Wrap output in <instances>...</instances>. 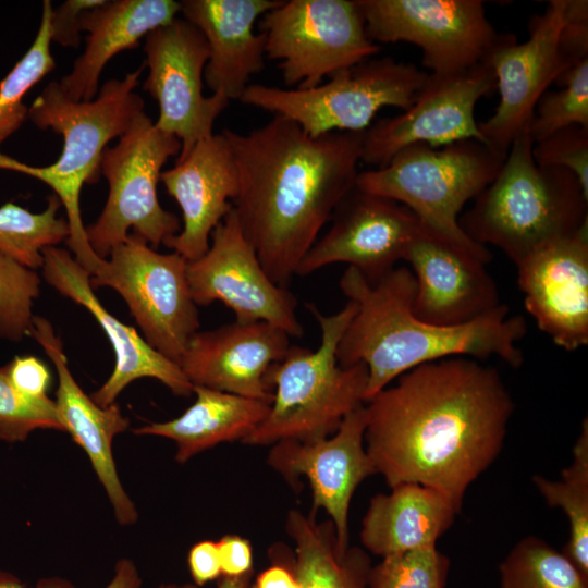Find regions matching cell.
Wrapping results in <instances>:
<instances>
[{
	"label": "cell",
	"instance_id": "obj_1",
	"mask_svg": "<svg viewBox=\"0 0 588 588\" xmlns=\"http://www.w3.org/2000/svg\"><path fill=\"white\" fill-rule=\"evenodd\" d=\"M364 407L365 448L389 487L431 488L461 512L497 460L515 405L495 368L455 356L408 370Z\"/></svg>",
	"mask_w": 588,
	"mask_h": 588
},
{
	"label": "cell",
	"instance_id": "obj_2",
	"mask_svg": "<svg viewBox=\"0 0 588 588\" xmlns=\"http://www.w3.org/2000/svg\"><path fill=\"white\" fill-rule=\"evenodd\" d=\"M240 177L238 224L268 277L286 287L356 186L365 132L311 136L274 115L246 134L223 130Z\"/></svg>",
	"mask_w": 588,
	"mask_h": 588
},
{
	"label": "cell",
	"instance_id": "obj_3",
	"mask_svg": "<svg viewBox=\"0 0 588 588\" xmlns=\"http://www.w3.org/2000/svg\"><path fill=\"white\" fill-rule=\"evenodd\" d=\"M339 286L356 311L338 343L336 358L342 366L366 365L365 403L408 370L442 358L498 357L512 368L524 364L518 343L527 322L505 304L468 323L439 326L415 315L416 283L408 267H395L373 283L347 267Z\"/></svg>",
	"mask_w": 588,
	"mask_h": 588
},
{
	"label": "cell",
	"instance_id": "obj_4",
	"mask_svg": "<svg viewBox=\"0 0 588 588\" xmlns=\"http://www.w3.org/2000/svg\"><path fill=\"white\" fill-rule=\"evenodd\" d=\"M144 66L122 79L107 81L97 97L75 101L50 82L28 108V119L41 130L51 128L63 138L59 159L47 167L22 163L0 152V169L36 177L54 192L66 211L70 236L66 245L76 261L90 275L101 258L91 249L84 226L79 195L85 183L94 182L100 172V160L107 144L121 137L144 111V100L135 93Z\"/></svg>",
	"mask_w": 588,
	"mask_h": 588
},
{
	"label": "cell",
	"instance_id": "obj_5",
	"mask_svg": "<svg viewBox=\"0 0 588 588\" xmlns=\"http://www.w3.org/2000/svg\"><path fill=\"white\" fill-rule=\"evenodd\" d=\"M528 130L510 146L493 181L461 218L477 244L494 246L515 265L588 223V197L568 170L536 163Z\"/></svg>",
	"mask_w": 588,
	"mask_h": 588
},
{
	"label": "cell",
	"instance_id": "obj_6",
	"mask_svg": "<svg viewBox=\"0 0 588 588\" xmlns=\"http://www.w3.org/2000/svg\"><path fill=\"white\" fill-rule=\"evenodd\" d=\"M306 306L320 327L319 346L310 351L291 345L283 359L271 367L268 380L273 400L269 412L242 443L315 442L332 436L350 413L365 404L366 365L342 366L336 358L338 343L356 305L347 301L330 316L314 304Z\"/></svg>",
	"mask_w": 588,
	"mask_h": 588
},
{
	"label": "cell",
	"instance_id": "obj_7",
	"mask_svg": "<svg viewBox=\"0 0 588 588\" xmlns=\"http://www.w3.org/2000/svg\"><path fill=\"white\" fill-rule=\"evenodd\" d=\"M506 154L476 139L440 147L417 143L385 166L359 172L356 187L402 204L422 225L453 243L486 252L488 247L463 231L458 215L493 181Z\"/></svg>",
	"mask_w": 588,
	"mask_h": 588
},
{
	"label": "cell",
	"instance_id": "obj_8",
	"mask_svg": "<svg viewBox=\"0 0 588 588\" xmlns=\"http://www.w3.org/2000/svg\"><path fill=\"white\" fill-rule=\"evenodd\" d=\"M428 75L413 63L371 58L313 88L249 84L240 101L289 119L311 136L365 132L382 108L406 110Z\"/></svg>",
	"mask_w": 588,
	"mask_h": 588
},
{
	"label": "cell",
	"instance_id": "obj_9",
	"mask_svg": "<svg viewBox=\"0 0 588 588\" xmlns=\"http://www.w3.org/2000/svg\"><path fill=\"white\" fill-rule=\"evenodd\" d=\"M180 151L179 138L159 130L145 112L117 145L103 150L100 172L109 194L98 219L86 226L88 243L98 257L107 258L130 230L155 249L181 231L179 218L161 207L157 195L163 164Z\"/></svg>",
	"mask_w": 588,
	"mask_h": 588
},
{
	"label": "cell",
	"instance_id": "obj_10",
	"mask_svg": "<svg viewBox=\"0 0 588 588\" xmlns=\"http://www.w3.org/2000/svg\"><path fill=\"white\" fill-rule=\"evenodd\" d=\"M265 52L279 61L287 87L307 89L324 77L377 56L357 0H290L266 12Z\"/></svg>",
	"mask_w": 588,
	"mask_h": 588
},
{
	"label": "cell",
	"instance_id": "obj_11",
	"mask_svg": "<svg viewBox=\"0 0 588 588\" xmlns=\"http://www.w3.org/2000/svg\"><path fill=\"white\" fill-rule=\"evenodd\" d=\"M91 286H108L127 304L145 341L163 356L181 359L198 331L199 317L187 280V261L161 254L130 233L101 259Z\"/></svg>",
	"mask_w": 588,
	"mask_h": 588
},
{
	"label": "cell",
	"instance_id": "obj_12",
	"mask_svg": "<svg viewBox=\"0 0 588 588\" xmlns=\"http://www.w3.org/2000/svg\"><path fill=\"white\" fill-rule=\"evenodd\" d=\"M368 38L411 42L430 74H454L487 61L516 36L498 32L480 0H357Z\"/></svg>",
	"mask_w": 588,
	"mask_h": 588
},
{
	"label": "cell",
	"instance_id": "obj_13",
	"mask_svg": "<svg viewBox=\"0 0 588 588\" xmlns=\"http://www.w3.org/2000/svg\"><path fill=\"white\" fill-rule=\"evenodd\" d=\"M144 51L148 75L143 88L159 107L155 125L179 138V156H184L213 134L216 120L230 102L220 94H203L208 44L195 25L175 17L145 37Z\"/></svg>",
	"mask_w": 588,
	"mask_h": 588
},
{
	"label": "cell",
	"instance_id": "obj_14",
	"mask_svg": "<svg viewBox=\"0 0 588 588\" xmlns=\"http://www.w3.org/2000/svg\"><path fill=\"white\" fill-rule=\"evenodd\" d=\"M187 280L196 305L220 302L234 313L235 321H265L290 338L303 336L295 296L268 277L234 209L212 231L209 249L187 261Z\"/></svg>",
	"mask_w": 588,
	"mask_h": 588
},
{
	"label": "cell",
	"instance_id": "obj_15",
	"mask_svg": "<svg viewBox=\"0 0 588 588\" xmlns=\"http://www.w3.org/2000/svg\"><path fill=\"white\" fill-rule=\"evenodd\" d=\"M495 90L488 62L454 74H429L413 103L383 118L364 133L360 161L381 168L403 148L424 143L432 147L464 139L489 145L479 131L475 107Z\"/></svg>",
	"mask_w": 588,
	"mask_h": 588
},
{
	"label": "cell",
	"instance_id": "obj_16",
	"mask_svg": "<svg viewBox=\"0 0 588 588\" xmlns=\"http://www.w3.org/2000/svg\"><path fill=\"white\" fill-rule=\"evenodd\" d=\"M491 259L490 250L468 249L419 222L402 259L415 278V315L433 324L460 326L492 313L502 303L486 267Z\"/></svg>",
	"mask_w": 588,
	"mask_h": 588
},
{
	"label": "cell",
	"instance_id": "obj_17",
	"mask_svg": "<svg viewBox=\"0 0 588 588\" xmlns=\"http://www.w3.org/2000/svg\"><path fill=\"white\" fill-rule=\"evenodd\" d=\"M330 229L302 259L296 275L344 262L377 282L403 259L419 221L402 204L354 187L339 204Z\"/></svg>",
	"mask_w": 588,
	"mask_h": 588
},
{
	"label": "cell",
	"instance_id": "obj_18",
	"mask_svg": "<svg viewBox=\"0 0 588 588\" xmlns=\"http://www.w3.org/2000/svg\"><path fill=\"white\" fill-rule=\"evenodd\" d=\"M564 0H550L542 14L529 22V37H516L492 51L486 62L500 95L494 113L478 123L486 142L507 152L513 140L528 130L536 106L549 86L565 71L559 51Z\"/></svg>",
	"mask_w": 588,
	"mask_h": 588
},
{
	"label": "cell",
	"instance_id": "obj_19",
	"mask_svg": "<svg viewBox=\"0 0 588 588\" xmlns=\"http://www.w3.org/2000/svg\"><path fill=\"white\" fill-rule=\"evenodd\" d=\"M365 407L350 413L330 437L315 442L280 441L271 445L267 463L294 489L305 477L315 513L322 509L333 524L342 551L348 546V511L357 487L377 474L364 441Z\"/></svg>",
	"mask_w": 588,
	"mask_h": 588
},
{
	"label": "cell",
	"instance_id": "obj_20",
	"mask_svg": "<svg viewBox=\"0 0 588 588\" xmlns=\"http://www.w3.org/2000/svg\"><path fill=\"white\" fill-rule=\"evenodd\" d=\"M517 283L538 328L568 352L588 344V223L519 265Z\"/></svg>",
	"mask_w": 588,
	"mask_h": 588
},
{
	"label": "cell",
	"instance_id": "obj_21",
	"mask_svg": "<svg viewBox=\"0 0 588 588\" xmlns=\"http://www.w3.org/2000/svg\"><path fill=\"white\" fill-rule=\"evenodd\" d=\"M290 336L265 321L197 331L177 365L193 385L271 403L268 376L290 348Z\"/></svg>",
	"mask_w": 588,
	"mask_h": 588
},
{
	"label": "cell",
	"instance_id": "obj_22",
	"mask_svg": "<svg viewBox=\"0 0 588 588\" xmlns=\"http://www.w3.org/2000/svg\"><path fill=\"white\" fill-rule=\"evenodd\" d=\"M42 275L60 294L85 307L107 334L114 354V368L90 397L101 407L115 403L119 394L134 380L154 378L172 393L188 396L194 385L180 366L151 347L131 326L109 313L93 291L90 273L70 250L57 246L42 250Z\"/></svg>",
	"mask_w": 588,
	"mask_h": 588
},
{
	"label": "cell",
	"instance_id": "obj_23",
	"mask_svg": "<svg viewBox=\"0 0 588 588\" xmlns=\"http://www.w3.org/2000/svg\"><path fill=\"white\" fill-rule=\"evenodd\" d=\"M160 181L182 210L183 228L164 246L186 261L200 258L210 246L215 228L233 209L240 192L238 171L230 142L222 131L197 142Z\"/></svg>",
	"mask_w": 588,
	"mask_h": 588
},
{
	"label": "cell",
	"instance_id": "obj_24",
	"mask_svg": "<svg viewBox=\"0 0 588 588\" xmlns=\"http://www.w3.org/2000/svg\"><path fill=\"white\" fill-rule=\"evenodd\" d=\"M29 335L44 348L57 370L54 402L65 432L87 454L117 523L121 526L135 524L138 512L120 480L112 453L113 440L128 428V419L115 403L101 407L82 390L70 371L62 341L48 319L34 316Z\"/></svg>",
	"mask_w": 588,
	"mask_h": 588
},
{
	"label": "cell",
	"instance_id": "obj_25",
	"mask_svg": "<svg viewBox=\"0 0 588 588\" xmlns=\"http://www.w3.org/2000/svg\"><path fill=\"white\" fill-rule=\"evenodd\" d=\"M181 13L206 38L204 79L212 94L240 100L252 75L265 66V35L256 21L281 0H183Z\"/></svg>",
	"mask_w": 588,
	"mask_h": 588
},
{
	"label": "cell",
	"instance_id": "obj_26",
	"mask_svg": "<svg viewBox=\"0 0 588 588\" xmlns=\"http://www.w3.org/2000/svg\"><path fill=\"white\" fill-rule=\"evenodd\" d=\"M179 12L181 2L174 0H102L85 11V50L59 82L61 88L75 101L93 100L106 64L117 53L138 47L143 37L171 23Z\"/></svg>",
	"mask_w": 588,
	"mask_h": 588
},
{
	"label": "cell",
	"instance_id": "obj_27",
	"mask_svg": "<svg viewBox=\"0 0 588 588\" xmlns=\"http://www.w3.org/2000/svg\"><path fill=\"white\" fill-rule=\"evenodd\" d=\"M458 513L438 491L418 483H402L370 500L360 541L382 558L436 547Z\"/></svg>",
	"mask_w": 588,
	"mask_h": 588
},
{
	"label": "cell",
	"instance_id": "obj_28",
	"mask_svg": "<svg viewBox=\"0 0 588 588\" xmlns=\"http://www.w3.org/2000/svg\"><path fill=\"white\" fill-rule=\"evenodd\" d=\"M193 393L194 403L180 416L133 429L137 436L174 441L180 464L220 443L242 442L266 418L271 404L199 385Z\"/></svg>",
	"mask_w": 588,
	"mask_h": 588
},
{
	"label": "cell",
	"instance_id": "obj_29",
	"mask_svg": "<svg viewBox=\"0 0 588 588\" xmlns=\"http://www.w3.org/2000/svg\"><path fill=\"white\" fill-rule=\"evenodd\" d=\"M285 528L295 543L290 565L299 588H368L370 559L358 548L342 551L331 520L318 524L315 513L292 510Z\"/></svg>",
	"mask_w": 588,
	"mask_h": 588
},
{
	"label": "cell",
	"instance_id": "obj_30",
	"mask_svg": "<svg viewBox=\"0 0 588 588\" xmlns=\"http://www.w3.org/2000/svg\"><path fill=\"white\" fill-rule=\"evenodd\" d=\"M532 481L550 506H559L569 522V539L563 553L588 577V420L584 419L573 449V461L561 480L535 476Z\"/></svg>",
	"mask_w": 588,
	"mask_h": 588
},
{
	"label": "cell",
	"instance_id": "obj_31",
	"mask_svg": "<svg viewBox=\"0 0 588 588\" xmlns=\"http://www.w3.org/2000/svg\"><path fill=\"white\" fill-rule=\"evenodd\" d=\"M61 207L53 194L41 212H32L13 203L0 207V250L29 269L44 265L42 250L70 236L66 219L58 217Z\"/></svg>",
	"mask_w": 588,
	"mask_h": 588
},
{
	"label": "cell",
	"instance_id": "obj_32",
	"mask_svg": "<svg viewBox=\"0 0 588 588\" xmlns=\"http://www.w3.org/2000/svg\"><path fill=\"white\" fill-rule=\"evenodd\" d=\"M500 588H588V577L542 539L520 540L499 566Z\"/></svg>",
	"mask_w": 588,
	"mask_h": 588
},
{
	"label": "cell",
	"instance_id": "obj_33",
	"mask_svg": "<svg viewBox=\"0 0 588 588\" xmlns=\"http://www.w3.org/2000/svg\"><path fill=\"white\" fill-rule=\"evenodd\" d=\"M52 10L51 1L45 0L33 45L0 82V144L28 118V107L23 101L27 91L56 68L50 51Z\"/></svg>",
	"mask_w": 588,
	"mask_h": 588
},
{
	"label": "cell",
	"instance_id": "obj_34",
	"mask_svg": "<svg viewBox=\"0 0 588 588\" xmlns=\"http://www.w3.org/2000/svg\"><path fill=\"white\" fill-rule=\"evenodd\" d=\"M555 83L561 89L543 94L528 126L534 143L573 125L588 127V59L561 73Z\"/></svg>",
	"mask_w": 588,
	"mask_h": 588
},
{
	"label": "cell",
	"instance_id": "obj_35",
	"mask_svg": "<svg viewBox=\"0 0 588 588\" xmlns=\"http://www.w3.org/2000/svg\"><path fill=\"white\" fill-rule=\"evenodd\" d=\"M39 293L37 272L0 250V338L17 342L29 335Z\"/></svg>",
	"mask_w": 588,
	"mask_h": 588
},
{
	"label": "cell",
	"instance_id": "obj_36",
	"mask_svg": "<svg viewBox=\"0 0 588 588\" xmlns=\"http://www.w3.org/2000/svg\"><path fill=\"white\" fill-rule=\"evenodd\" d=\"M37 429L65 432L56 402L49 396L34 397L17 391L5 366L0 367V440L23 442Z\"/></svg>",
	"mask_w": 588,
	"mask_h": 588
},
{
	"label": "cell",
	"instance_id": "obj_37",
	"mask_svg": "<svg viewBox=\"0 0 588 588\" xmlns=\"http://www.w3.org/2000/svg\"><path fill=\"white\" fill-rule=\"evenodd\" d=\"M449 560L436 547L384 556L371 566L368 588H444Z\"/></svg>",
	"mask_w": 588,
	"mask_h": 588
},
{
	"label": "cell",
	"instance_id": "obj_38",
	"mask_svg": "<svg viewBox=\"0 0 588 588\" xmlns=\"http://www.w3.org/2000/svg\"><path fill=\"white\" fill-rule=\"evenodd\" d=\"M537 164L571 171L588 197V127L573 125L534 143Z\"/></svg>",
	"mask_w": 588,
	"mask_h": 588
},
{
	"label": "cell",
	"instance_id": "obj_39",
	"mask_svg": "<svg viewBox=\"0 0 588 588\" xmlns=\"http://www.w3.org/2000/svg\"><path fill=\"white\" fill-rule=\"evenodd\" d=\"M559 51L565 71L588 59V1L564 0Z\"/></svg>",
	"mask_w": 588,
	"mask_h": 588
},
{
	"label": "cell",
	"instance_id": "obj_40",
	"mask_svg": "<svg viewBox=\"0 0 588 588\" xmlns=\"http://www.w3.org/2000/svg\"><path fill=\"white\" fill-rule=\"evenodd\" d=\"M102 0H66L52 10L50 20L51 41L63 47L77 48L81 42L82 14L99 5Z\"/></svg>",
	"mask_w": 588,
	"mask_h": 588
},
{
	"label": "cell",
	"instance_id": "obj_41",
	"mask_svg": "<svg viewBox=\"0 0 588 588\" xmlns=\"http://www.w3.org/2000/svg\"><path fill=\"white\" fill-rule=\"evenodd\" d=\"M11 384L20 392L34 396H47L51 376L47 366L34 356H16L7 366Z\"/></svg>",
	"mask_w": 588,
	"mask_h": 588
},
{
	"label": "cell",
	"instance_id": "obj_42",
	"mask_svg": "<svg viewBox=\"0 0 588 588\" xmlns=\"http://www.w3.org/2000/svg\"><path fill=\"white\" fill-rule=\"evenodd\" d=\"M223 577H237L253 572V549L249 540L236 535L217 541Z\"/></svg>",
	"mask_w": 588,
	"mask_h": 588
},
{
	"label": "cell",
	"instance_id": "obj_43",
	"mask_svg": "<svg viewBox=\"0 0 588 588\" xmlns=\"http://www.w3.org/2000/svg\"><path fill=\"white\" fill-rule=\"evenodd\" d=\"M187 564L193 584L199 588L222 576L216 541L196 542L188 551Z\"/></svg>",
	"mask_w": 588,
	"mask_h": 588
},
{
	"label": "cell",
	"instance_id": "obj_44",
	"mask_svg": "<svg viewBox=\"0 0 588 588\" xmlns=\"http://www.w3.org/2000/svg\"><path fill=\"white\" fill-rule=\"evenodd\" d=\"M272 565L259 573L252 583V588H299L292 572L290 560L275 551Z\"/></svg>",
	"mask_w": 588,
	"mask_h": 588
},
{
	"label": "cell",
	"instance_id": "obj_45",
	"mask_svg": "<svg viewBox=\"0 0 588 588\" xmlns=\"http://www.w3.org/2000/svg\"><path fill=\"white\" fill-rule=\"evenodd\" d=\"M140 573L132 559L117 561L111 579L102 588H142Z\"/></svg>",
	"mask_w": 588,
	"mask_h": 588
},
{
	"label": "cell",
	"instance_id": "obj_46",
	"mask_svg": "<svg viewBox=\"0 0 588 588\" xmlns=\"http://www.w3.org/2000/svg\"><path fill=\"white\" fill-rule=\"evenodd\" d=\"M0 588H25V584L13 573L0 569ZM35 588H76L75 584L62 576L40 578Z\"/></svg>",
	"mask_w": 588,
	"mask_h": 588
},
{
	"label": "cell",
	"instance_id": "obj_47",
	"mask_svg": "<svg viewBox=\"0 0 588 588\" xmlns=\"http://www.w3.org/2000/svg\"><path fill=\"white\" fill-rule=\"evenodd\" d=\"M254 571L237 577L221 576L217 588H252Z\"/></svg>",
	"mask_w": 588,
	"mask_h": 588
},
{
	"label": "cell",
	"instance_id": "obj_48",
	"mask_svg": "<svg viewBox=\"0 0 588 588\" xmlns=\"http://www.w3.org/2000/svg\"><path fill=\"white\" fill-rule=\"evenodd\" d=\"M156 588H199V587L196 586L195 584H189V583H185V584L170 583V584H161L157 586Z\"/></svg>",
	"mask_w": 588,
	"mask_h": 588
}]
</instances>
